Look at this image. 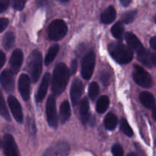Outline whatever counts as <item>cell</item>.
<instances>
[{"label":"cell","mask_w":156,"mask_h":156,"mask_svg":"<svg viewBox=\"0 0 156 156\" xmlns=\"http://www.w3.org/2000/svg\"><path fill=\"white\" fill-rule=\"evenodd\" d=\"M5 62V55L2 50H0V70L4 66Z\"/></svg>","instance_id":"obj_37"},{"label":"cell","mask_w":156,"mask_h":156,"mask_svg":"<svg viewBox=\"0 0 156 156\" xmlns=\"http://www.w3.org/2000/svg\"><path fill=\"white\" fill-rule=\"evenodd\" d=\"M110 101L108 96L103 95L99 98L96 105V111L98 114H103L108 110L109 107Z\"/></svg>","instance_id":"obj_22"},{"label":"cell","mask_w":156,"mask_h":156,"mask_svg":"<svg viewBox=\"0 0 156 156\" xmlns=\"http://www.w3.org/2000/svg\"><path fill=\"white\" fill-rule=\"evenodd\" d=\"M9 5V0H0V14L7 10Z\"/></svg>","instance_id":"obj_33"},{"label":"cell","mask_w":156,"mask_h":156,"mask_svg":"<svg viewBox=\"0 0 156 156\" xmlns=\"http://www.w3.org/2000/svg\"><path fill=\"white\" fill-rule=\"evenodd\" d=\"M127 156H137V155H136L135 153H133V152H130L129 154H128Z\"/></svg>","instance_id":"obj_44"},{"label":"cell","mask_w":156,"mask_h":156,"mask_svg":"<svg viewBox=\"0 0 156 156\" xmlns=\"http://www.w3.org/2000/svg\"><path fill=\"white\" fill-rule=\"evenodd\" d=\"M152 63H153L156 67V53H153V54H152Z\"/></svg>","instance_id":"obj_41"},{"label":"cell","mask_w":156,"mask_h":156,"mask_svg":"<svg viewBox=\"0 0 156 156\" xmlns=\"http://www.w3.org/2000/svg\"><path fill=\"white\" fill-rule=\"evenodd\" d=\"M23 53L21 50L19 49H17L15 51L12 53V56L10 58V68L11 70L12 71L13 73H17L19 71L20 68H21V65H22L23 62Z\"/></svg>","instance_id":"obj_15"},{"label":"cell","mask_w":156,"mask_h":156,"mask_svg":"<svg viewBox=\"0 0 156 156\" xmlns=\"http://www.w3.org/2000/svg\"><path fill=\"white\" fill-rule=\"evenodd\" d=\"M140 100L146 108L151 109L155 106V98L151 93L148 91H143L140 94Z\"/></svg>","instance_id":"obj_19"},{"label":"cell","mask_w":156,"mask_h":156,"mask_svg":"<svg viewBox=\"0 0 156 156\" xmlns=\"http://www.w3.org/2000/svg\"><path fill=\"white\" fill-rule=\"evenodd\" d=\"M8 103H9V106L15 120L19 123H22L23 112L21 106L18 101L14 96H9L8 98Z\"/></svg>","instance_id":"obj_13"},{"label":"cell","mask_w":156,"mask_h":156,"mask_svg":"<svg viewBox=\"0 0 156 156\" xmlns=\"http://www.w3.org/2000/svg\"><path fill=\"white\" fill-rule=\"evenodd\" d=\"M59 50V46L58 44H53L51 47H50V49L47 51V55H46L45 57V65L49 66L52 62L53 61V59H55V57L56 56L58 51Z\"/></svg>","instance_id":"obj_23"},{"label":"cell","mask_w":156,"mask_h":156,"mask_svg":"<svg viewBox=\"0 0 156 156\" xmlns=\"http://www.w3.org/2000/svg\"><path fill=\"white\" fill-rule=\"evenodd\" d=\"M0 84L6 92L11 93L14 91L15 80L14 73L12 70L5 69L0 76Z\"/></svg>","instance_id":"obj_11"},{"label":"cell","mask_w":156,"mask_h":156,"mask_svg":"<svg viewBox=\"0 0 156 156\" xmlns=\"http://www.w3.org/2000/svg\"><path fill=\"white\" fill-rule=\"evenodd\" d=\"M49 0H37V4L39 7H44L48 5Z\"/></svg>","instance_id":"obj_38"},{"label":"cell","mask_w":156,"mask_h":156,"mask_svg":"<svg viewBox=\"0 0 156 156\" xmlns=\"http://www.w3.org/2000/svg\"><path fill=\"white\" fill-rule=\"evenodd\" d=\"M28 125L30 126V132L34 135L35 133H36V126H35V123L34 121L33 120H28Z\"/></svg>","instance_id":"obj_35"},{"label":"cell","mask_w":156,"mask_h":156,"mask_svg":"<svg viewBox=\"0 0 156 156\" xmlns=\"http://www.w3.org/2000/svg\"><path fill=\"white\" fill-rule=\"evenodd\" d=\"M118 119L117 116L113 113H109L105 118V126L108 130H114L117 127Z\"/></svg>","instance_id":"obj_21"},{"label":"cell","mask_w":156,"mask_h":156,"mask_svg":"<svg viewBox=\"0 0 156 156\" xmlns=\"http://www.w3.org/2000/svg\"><path fill=\"white\" fill-rule=\"evenodd\" d=\"M69 151L70 147L66 142L59 141L50 146L42 156H68Z\"/></svg>","instance_id":"obj_9"},{"label":"cell","mask_w":156,"mask_h":156,"mask_svg":"<svg viewBox=\"0 0 156 156\" xmlns=\"http://www.w3.org/2000/svg\"><path fill=\"white\" fill-rule=\"evenodd\" d=\"M83 84L79 79H75L73 82V85L71 86L70 90V96H71V100L73 102V106H76L79 104L80 98L83 92Z\"/></svg>","instance_id":"obj_14"},{"label":"cell","mask_w":156,"mask_h":156,"mask_svg":"<svg viewBox=\"0 0 156 156\" xmlns=\"http://www.w3.org/2000/svg\"><path fill=\"white\" fill-rule=\"evenodd\" d=\"M69 70L65 63L60 62L56 66L51 82V90L54 95H59L63 92L69 82Z\"/></svg>","instance_id":"obj_1"},{"label":"cell","mask_w":156,"mask_h":156,"mask_svg":"<svg viewBox=\"0 0 156 156\" xmlns=\"http://www.w3.org/2000/svg\"><path fill=\"white\" fill-rule=\"evenodd\" d=\"M125 39L127 45L136 52L139 60L147 67H152V55L149 54V51L143 47L139 38L132 32H127L125 35Z\"/></svg>","instance_id":"obj_2"},{"label":"cell","mask_w":156,"mask_h":156,"mask_svg":"<svg viewBox=\"0 0 156 156\" xmlns=\"http://www.w3.org/2000/svg\"><path fill=\"white\" fill-rule=\"evenodd\" d=\"M18 90L24 101H28L30 95V79L26 74H21L18 79Z\"/></svg>","instance_id":"obj_12"},{"label":"cell","mask_w":156,"mask_h":156,"mask_svg":"<svg viewBox=\"0 0 156 156\" xmlns=\"http://www.w3.org/2000/svg\"><path fill=\"white\" fill-rule=\"evenodd\" d=\"M2 148L5 156H20V152L13 136L10 134L4 136Z\"/></svg>","instance_id":"obj_10"},{"label":"cell","mask_w":156,"mask_h":156,"mask_svg":"<svg viewBox=\"0 0 156 156\" xmlns=\"http://www.w3.org/2000/svg\"><path fill=\"white\" fill-rule=\"evenodd\" d=\"M123 30H124V27H123V23L119 21V22L116 23L111 28V33H112L113 36L117 40L120 41L123 39Z\"/></svg>","instance_id":"obj_24"},{"label":"cell","mask_w":156,"mask_h":156,"mask_svg":"<svg viewBox=\"0 0 156 156\" xmlns=\"http://www.w3.org/2000/svg\"><path fill=\"white\" fill-rule=\"evenodd\" d=\"M120 130L123 133L127 136L131 137L133 135V131L132 128L129 126V123L126 119H123L120 123Z\"/></svg>","instance_id":"obj_28"},{"label":"cell","mask_w":156,"mask_h":156,"mask_svg":"<svg viewBox=\"0 0 156 156\" xmlns=\"http://www.w3.org/2000/svg\"><path fill=\"white\" fill-rule=\"evenodd\" d=\"M29 72L32 82L36 83L42 72V55L38 50H34L29 58Z\"/></svg>","instance_id":"obj_4"},{"label":"cell","mask_w":156,"mask_h":156,"mask_svg":"<svg viewBox=\"0 0 156 156\" xmlns=\"http://www.w3.org/2000/svg\"><path fill=\"white\" fill-rule=\"evenodd\" d=\"M80 117L82 123L85 124L89 121V103L87 98L82 99L80 105Z\"/></svg>","instance_id":"obj_18"},{"label":"cell","mask_w":156,"mask_h":156,"mask_svg":"<svg viewBox=\"0 0 156 156\" xmlns=\"http://www.w3.org/2000/svg\"><path fill=\"white\" fill-rule=\"evenodd\" d=\"M152 117L156 121V107L153 108V110H152Z\"/></svg>","instance_id":"obj_42"},{"label":"cell","mask_w":156,"mask_h":156,"mask_svg":"<svg viewBox=\"0 0 156 156\" xmlns=\"http://www.w3.org/2000/svg\"><path fill=\"white\" fill-rule=\"evenodd\" d=\"M9 25V20L7 18H0V33L5 30Z\"/></svg>","instance_id":"obj_34"},{"label":"cell","mask_w":156,"mask_h":156,"mask_svg":"<svg viewBox=\"0 0 156 156\" xmlns=\"http://www.w3.org/2000/svg\"><path fill=\"white\" fill-rule=\"evenodd\" d=\"M136 13V11H129V12H125L122 15V21L125 24H129L135 19Z\"/></svg>","instance_id":"obj_29"},{"label":"cell","mask_w":156,"mask_h":156,"mask_svg":"<svg viewBox=\"0 0 156 156\" xmlns=\"http://www.w3.org/2000/svg\"><path fill=\"white\" fill-rule=\"evenodd\" d=\"M150 46L154 50L156 51V37H153L150 40Z\"/></svg>","instance_id":"obj_39"},{"label":"cell","mask_w":156,"mask_h":156,"mask_svg":"<svg viewBox=\"0 0 156 156\" xmlns=\"http://www.w3.org/2000/svg\"><path fill=\"white\" fill-rule=\"evenodd\" d=\"M46 114L47 119L50 126L52 128H56L58 124V117L56 114V98L55 95L51 94L48 98L46 105Z\"/></svg>","instance_id":"obj_8"},{"label":"cell","mask_w":156,"mask_h":156,"mask_svg":"<svg viewBox=\"0 0 156 156\" xmlns=\"http://www.w3.org/2000/svg\"><path fill=\"white\" fill-rule=\"evenodd\" d=\"M71 115V109L70 105L67 101H65L62 103L59 110V120L62 123H65L69 119Z\"/></svg>","instance_id":"obj_20"},{"label":"cell","mask_w":156,"mask_h":156,"mask_svg":"<svg viewBox=\"0 0 156 156\" xmlns=\"http://www.w3.org/2000/svg\"><path fill=\"white\" fill-rule=\"evenodd\" d=\"M99 89H100L99 85L97 82H93L89 85V88H88V95H89L90 98L92 101H94L97 98L98 95L99 94Z\"/></svg>","instance_id":"obj_27"},{"label":"cell","mask_w":156,"mask_h":156,"mask_svg":"<svg viewBox=\"0 0 156 156\" xmlns=\"http://www.w3.org/2000/svg\"><path fill=\"white\" fill-rule=\"evenodd\" d=\"M68 27L66 24L62 20H54L50 23L47 29V34L50 40L54 41L62 39L66 35Z\"/></svg>","instance_id":"obj_5"},{"label":"cell","mask_w":156,"mask_h":156,"mask_svg":"<svg viewBox=\"0 0 156 156\" xmlns=\"http://www.w3.org/2000/svg\"><path fill=\"white\" fill-rule=\"evenodd\" d=\"M120 1L122 5L124 6V7H126V6H128L129 4H130L132 0H120Z\"/></svg>","instance_id":"obj_40"},{"label":"cell","mask_w":156,"mask_h":156,"mask_svg":"<svg viewBox=\"0 0 156 156\" xmlns=\"http://www.w3.org/2000/svg\"><path fill=\"white\" fill-rule=\"evenodd\" d=\"M116 16H117V12H116L115 9L113 6H109L101 14V21L104 24H111L115 20Z\"/></svg>","instance_id":"obj_17"},{"label":"cell","mask_w":156,"mask_h":156,"mask_svg":"<svg viewBox=\"0 0 156 156\" xmlns=\"http://www.w3.org/2000/svg\"><path fill=\"white\" fill-rule=\"evenodd\" d=\"M108 51L113 59L120 64L129 63L133 58L132 49L122 43H111L108 46Z\"/></svg>","instance_id":"obj_3"},{"label":"cell","mask_w":156,"mask_h":156,"mask_svg":"<svg viewBox=\"0 0 156 156\" xmlns=\"http://www.w3.org/2000/svg\"><path fill=\"white\" fill-rule=\"evenodd\" d=\"M15 34L13 32L9 31L5 34L4 37L2 40V44L3 47H5V50H10L12 47H13L14 44H15Z\"/></svg>","instance_id":"obj_25"},{"label":"cell","mask_w":156,"mask_h":156,"mask_svg":"<svg viewBox=\"0 0 156 156\" xmlns=\"http://www.w3.org/2000/svg\"><path fill=\"white\" fill-rule=\"evenodd\" d=\"M26 0H12V6L17 11H21L25 6Z\"/></svg>","instance_id":"obj_30"},{"label":"cell","mask_w":156,"mask_h":156,"mask_svg":"<svg viewBox=\"0 0 156 156\" xmlns=\"http://www.w3.org/2000/svg\"><path fill=\"white\" fill-rule=\"evenodd\" d=\"M155 23H156V18H155Z\"/></svg>","instance_id":"obj_46"},{"label":"cell","mask_w":156,"mask_h":156,"mask_svg":"<svg viewBox=\"0 0 156 156\" xmlns=\"http://www.w3.org/2000/svg\"><path fill=\"white\" fill-rule=\"evenodd\" d=\"M0 115L7 121H11L10 115H9L4 97H3V94L1 91H0Z\"/></svg>","instance_id":"obj_26"},{"label":"cell","mask_w":156,"mask_h":156,"mask_svg":"<svg viewBox=\"0 0 156 156\" xmlns=\"http://www.w3.org/2000/svg\"><path fill=\"white\" fill-rule=\"evenodd\" d=\"M57 1L61 3H65V2H67L68 1H69V0H57Z\"/></svg>","instance_id":"obj_43"},{"label":"cell","mask_w":156,"mask_h":156,"mask_svg":"<svg viewBox=\"0 0 156 156\" xmlns=\"http://www.w3.org/2000/svg\"><path fill=\"white\" fill-rule=\"evenodd\" d=\"M94 66H95V55L94 52L90 51L84 56L82 62L81 74L84 79L88 80L92 76Z\"/></svg>","instance_id":"obj_7"},{"label":"cell","mask_w":156,"mask_h":156,"mask_svg":"<svg viewBox=\"0 0 156 156\" xmlns=\"http://www.w3.org/2000/svg\"><path fill=\"white\" fill-rule=\"evenodd\" d=\"M111 152L114 156H123V149L122 148V146L119 144H115L112 147L111 149Z\"/></svg>","instance_id":"obj_31"},{"label":"cell","mask_w":156,"mask_h":156,"mask_svg":"<svg viewBox=\"0 0 156 156\" xmlns=\"http://www.w3.org/2000/svg\"><path fill=\"white\" fill-rule=\"evenodd\" d=\"M50 73H45V75L44 76L42 79V82H41V85H40L39 88H38L37 93L36 94V101L37 102H41L44 100V98H45L46 94H47V89H48L49 84H50Z\"/></svg>","instance_id":"obj_16"},{"label":"cell","mask_w":156,"mask_h":156,"mask_svg":"<svg viewBox=\"0 0 156 156\" xmlns=\"http://www.w3.org/2000/svg\"><path fill=\"white\" fill-rule=\"evenodd\" d=\"M110 79H111V76L109 73H106V72H102L100 75V80L102 82L104 85H108L110 83Z\"/></svg>","instance_id":"obj_32"},{"label":"cell","mask_w":156,"mask_h":156,"mask_svg":"<svg viewBox=\"0 0 156 156\" xmlns=\"http://www.w3.org/2000/svg\"><path fill=\"white\" fill-rule=\"evenodd\" d=\"M77 70V60L76 59H73L71 62V73L75 74Z\"/></svg>","instance_id":"obj_36"},{"label":"cell","mask_w":156,"mask_h":156,"mask_svg":"<svg viewBox=\"0 0 156 156\" xmlns=\"http://www.w3.org/2000/svg\"><path fill=\"white\" fill-rule=\"evenodd\" d=\"M133 77L136 84L145 88H149L152 86V79L150 74L140 66L135 65Z\"/></svg>","instance_id":"obj_6"},{"label":"cell","mask_w":156,"mask_h":156,"mask_svg":"<svg viewBox=\"0 0 156 156\" xmlns=\"http://www.w3.org/2000/svg\"><path fill=\"white\" fill-rule=\"evenodd\" d=\"M2 146V143H1V140H0V148H1Z\"/></svg>","instance_id":"obj_45"}]
</instances>
